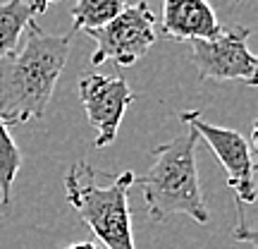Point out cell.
<instances>
[{
	"label": "cell",
	"mask_w": 258,
	"mask_h": 249,
	"mask_svg": "<svg viewBox=\"0 0 258 249\" xmlns=\"http://www.w3.org/2000/svg\"><path fill=\"white\" fill-rule=\"evenodd\" d=\"M43 3H46V5H50V3H60V0H43Z\"/></svg>",
	"instance_id": "4fadbf2b"
},
{
	"label": "cell",
	"mask_w": 258,
	"mask_h": 249,
	"mask_svg": "<svg viewBox=\"0 0 258 249\" xmlns=\"http://www.w3.org/2000/svg\"><path fill=\"white\" fill-rule=\"evenodd\" d=\"M64 249H98V244H93V242H74V244Z\"/></svg>",
	"instance_id": "7c38bea8"
},
{
	"label": "cell",
	"mask_w": 258,
	"mask_h": 249,
	"mask_svg": "<svg viewBox=\"0 0 258 249\" xmlns=\"http://www.w3.org/2000/svg\"><path fill=\"white\" fill-rule=\"evenodd\" d=\"M79 98H82L86 120L98 137L96 146H110L117 132H120L122 118L127 113L129 103L134 101V93L124 82V77L117 74H84L79 79Z\"/></svg>",
	"instance_id": "52a82bcc"
},
{
	"label": "cell",
	"mask_w": 258,
	"mask_h": 249,
	"mask_svg": "<svg viewBox=\"0 0 258 249\" xmlns=\"http://www.w3.org/2000/svg\"><path fill=\"white\" fill-rule=\"evenodd\" d=\"M182 122L208 141L211 151L220 161V166L227 173V185L234 192L237 202L253 204L256 202V148L251 146V141L241 137L239 132L227 127L211 125L201 118L199 111H184L179 113Z\"/></svg>",
	"instance_id": "8992f818"
},
{
	"label": "cell",
	"mask_w": 258,
	"mask_h": 249,
	"mask_svg": "<svg viewBox=\"0 0 258 249\" xmlns=\"http://www.w3.org/2000/svg\"><path fill=\"white\" fill-rule=\"evenodd\" d=\"M251 36L249 27H222L220 34L213 38H199L189 41L191 46V60L199 70L201 82L215 79V82H244L256 86L258 60L249 51L246 41Z\"/></svg>",
	"instance_id": "5b68a950"
},
{
	"label": "cell",
	"mask_w": 258,
	"mask_h": 249,
	"mask_svg": "<svg viewBox=\"0 0 258 249\" xmlns=\"http://www.w3.org/2000/svg\"><path fill=\"white\" fill-rule=\"evenodd\" d=\"M22 166V154L8 125L0 120V213H8L12 209V185Z\"/></svg>",
	"instance_id": "8fae6325"
},
{
	"label": "cell",
	"mask_w": 258,
	"mask_h": 249,
	"mask_svg": "<svg viewBox=\"0 0 258 249\" xmlns=\"http://www.w3.org/2000/svg\"><path fill=\"white\" fill-rule=\"evenodd\" d=\"M137 175L124 170L110 185L96 182V170L89 163H74L64 175V194L91 232L105 249H137L132 235L129 189Z\"/></svg>",
	"instance_id": "3957f363"
},
{
	"label": "cell",
	"mask_w": 258,
	"mask_h": 249,
	"mask_svg": "<svg viewBox=\"0 0 258 249\" xmlns=\"http://www.w3.org/2000/svg\"><path fill=\"white\" fill-rule=\"evenodd\" d=\"M196 144L199 134L189 127L186 134L153 148L148 170L134 180L144 189V204L151 221L163 223L175 213H184L196 223H208L211 213L203 202L196 170Z\"/></svg>",
	"instance_id": "7a4b0ae2"
},
{
	"label": "cell",
	"mask_w": 258,
	"mask_h": 249,
	"mask_svg": "<svg viewBox=\"0 0 258 249\" xmlns=\"http://www.w3.org/2000/svg\"><path fill=\"white\" fill-rule=\"evenodd\" d=\"M96 41V51L91 56V65H103L112 60L120 67L134 65L139 58L148 53L156 41V15L146 0L129 5L122 15L101 29L86 31Z\"/></svg>",
	"instance_id": "277c9868"
},
{
	"label": "cell",
	"mask_w": 258,
	"mask_h": 249,
	"mask_svg": "<svg viewBox=\"0 0 258 249\" xmlns=\"http://www.w3.org/2000/svg\"><path fill=\"white\" fill-rule=\"evenodd\" d=\"M72 36V31L48 34L31 22L22 48L0 60V120L5 125H24L46 115Z\"/></svg>",
	"instance_id": "6da1fadb"
},
{
	"label": "cell",
	"mask_w": 258,
	"mask_h": 249,
	"mask_svg": "<svg viewBox=\"0 0 258 249\" xmlns=\"http://www.w3.org/2000/svg\"><path fill=\"white\" fill-rule=\"evenodd\" d=\"M220 22L208 0H163V34L170 41H199L220 34Z\"/></svg>",
	"instance_id": "ba28073f"
},
{
	"label": "cell",
	"mask_w": 258,
	"mask_h": 249,
	"mask_svg": "<svg viewBox=\"0 0 258 249\" xmlns=\"http://www.w3.org/2000/svg\"><path fill=\"white\" fill-rule=\"evenodd\" d=\"M132 5V0H77L72 8V34L77 31H93L122 15Z\"/></svg>",
	"instance_id": "30bf717a"
},
{
	"label": "cell",
	"mask_w": 258,
	"mask_h": 249,
	"mask_svg": "<svg viewBox=\"0 0 258 249\" xmlns=\"http://www.w3.org/2000/svg\"><path fill=\"white\" fill-rule=\"evenodd\" d=\"M46 10L48 5L43 0H5V3H0V60L17 48L19 36Z\"/></svg>",
	"instance_id": "9c48e42d"
},
{
	"label": "cell",
	"mask_w": 258,
	"mask_h": 249,
	"mask_svg": "<svg viewBox=\"0 0 258 249\" xmlns=\"http://www.w3.org/2000/svg\"><path fill=\"white\" fill-rule=\"evenodd\" d=\"M234 3H241V0H234Z\"/></svg>",
	"instance_id": "5bb4252c"
}]
</instances>
